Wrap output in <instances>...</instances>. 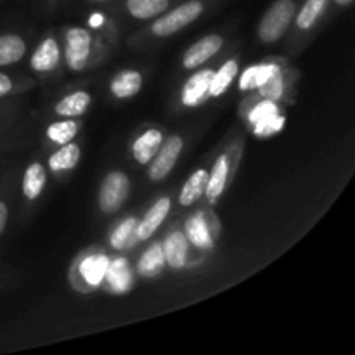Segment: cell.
Masks as SVG:
<instances>
[{
    "instance_id": "cell-12",
    "label": "cell",
    "mask_w": 355,
    "mask_h": 355,
    "mask_svg": "<svg viewBox=\"0 0 355 355\" xmlns=\"http://www.w3.org/2000/svg\"><path fill=\"white\" fill-rule=\"evenodd\" d=\"M229 175V162L227 156H218L217 162L214 163V168L208 173L207 187H205V194H207L208 201H217L220 194L224 193L225 182H227Z\"/></svg>"
},
{
    "instance_id": "cell-18",
    "label": "cell",
    "mask_w": 355,
    "mask_h": 355,
    "mask_svg": "<svg viewBox=\"0 0 355 355\" xmlns=\"http://www.w3.org/2000/svg\"><path fill=\"white\" fill-rule=\"evenodd\" d=\"M45 180H47V173L45 168L40 163H31L26 168L23 177V194L26 200H37L42 194L45 186Z\"/></svg>"
},
{
    "instance_id": "cell-11",
    "label": "cell",
    "mask_w": 355,
    "mask_h": 355,
    "mask_svg": "<svg viewBox=\"0 0 355 355\" xmlns=\"http://www.w3.org/2000/svg\"><path fill=\"white\" fill-rule=\"evenodd\" d=\"M163 142V134L159 130H148L134 142L132 146V155H134L135 162L146 165V163L151 162L155 158V155L158 153L159 146Z\"/></svg>"
},
{
    "instance_id": "cell-24",
    "label": "cell",
    "mask_w": 355,
    "mask_h": 355,
    "mask_svg": "<svg viewBox=\"0 0 355 355\" xmlns=\"http://www.w3.org/2000/svg\"><path fill=\"white\" fill-rule=\"evenodd\" d=\"M110 262L104 255H94L89 259L83 260L82 267H80V272H82L83 279L90 284V286H97L101 281L106 276V270Z\"/></svg>"
},
{
    "instance_id": "cell-21",
    "label": "cell",
    "mask_w": 355,
    "mask_h": 355,
    "mask_svg": "<svg viewBox=\"0 0 355 355\" xmlns=\"http://www.w3.org/2000/svg\"><path fill=\"white\" fill-rule=\"evenodd\" d=\"M165 266V255H163L162 245L155 243L153 246H149L144 253H142L141 260L137 263V270L141 276L151 277L156 276L159 270Z\"/></svg>"
},
{
    "instance_id": "cell-15",
    "label": "cell",
    "mask_w": 355,
    "mask_h": 355,
    "mask_svg": "<svg viewBox=\"0 0 355 355\" xmlns=\"http://www.w3.org/2000/svg\"><path fill=\"white\" fill-rule=\"evenodd\" d=\"M26 54V44L16 33L0 35V68L16 64Z\"/></svg>"
},
{
    "instance_id": "cell-20",
    "label": "cell",
    "mask_w": 355,
    "mask_h": 355,
    "mask_svg": "<svg viewBox=\"0 0 355 355\" xmlns=\"http://www.w3.org/2000/svg\"><path fill=\"white\" fill-rule=\"evenodd\" d=\"M107 283L111 284L114 291L118 293H123V291L130 290L132 286V274H130V267H128L127 260L125 259H118L114 262H111L107 266L106 276Z\"/></svg>"
},
{
    "instance_id": "cell-32",
    "label": "cell",
    "mask_w": 355,
    "mask_h": 355,
    "mask_svg": "<svg viewBox=\"0 0 355 355\" xmlns=\"http://www.w3.org/2000/svg\"><path fill=\"white\" fill-rule=\"evenodd\" d=\"M7 220H9V208H7L6 201L0 200V236L6 231Z\"/></svg>"
},
{
    "instance_id": "cell-4",
    "label": "cell",
    "mask_w": 355,
    "mask_h": 355,
    "mask_svg": "<svg viewBox=\"0 0 355 355\" xmlns=\"http://www.w3.org/2000/svg\"><path fill=\"white\" fill-rule=\"evenodd\" d=\"M90 42L92 37L83 28H71L66 33V62L73 71L85 68L90 55Z\"/></svg>"
},
{
    "instance_id": "cell-6",
    "label": "cell",
    "mask_w": 355,
    "mask_h": 355,
    "mask_svg": "<svg viewBox=\"0 0 355 355\" xmlns=\"http://www.w3.org/2000/svg\"><path fill=\"white\" fill-rule=\"evenodd\" d=\"M250 121L255 125L257 135H269L283 127V118L277 114V107L272 101L259 104L250 113Z\"/></svg>"
},
{
    "instance_id": "cell-30",
    "label": "cell",
    "mask_w": 355,
    "mask_h": 355,
    "mask_svg": "<svg viewBox=\"0 0 355 355\" xmlns=\"http://www.w3.org/2000/svg\"><path fill=\"white\" fill-rule=\"evenodd\" d=\"M259 89L260 92H262L266 97H269V99H279L281 92H283V80H281L279 69H277L276 73H272V75H270L269 78L259 87Z\"/></svg>"
},
{
    "instance_id": "cell-25",
    "label": "cell",
    "mask_w": 355,
    "mask_h": 355,
    "mask_svg": "<svg viewBox=\"0 0 355 355\" xmlns=\"http://www.w3.org/2000/svg\"><path fill=\"white\" fill-rule=\"evenodd\" d=\"M186 231L193 245L200 246V248H210L211 246V236L210 231H208V225L203 214L193 215L186 222Z\"/></svg>"
},
{
    "instance_id": "cell-3",
    "label": "cell",
    "mask_w": 355,
    "mask_h": 355,
    "mask_svg": "<svg viewBox=\"0 0 355 355\" xmlns=\"http://www.w3.org/2000/svg\"><path fill=\"white\" fill-rule=\"evenodd\" d=\"M128 194H130V180L127 173L111 172L101 184L99 208L104 214H114L123 207Z\"/></svg>"
},
{
    "instance_id": "cell-9",
    "label": "cell",
    "mask_w": 355,
    "mask_h": 355,
    "mask_svg": "<svg viewBox=\"0 0 355 355\" xmlns=\"http://www.w3.org/2000/svg\"><path fill=\"white\" fill-rule=\"evenodd\" d=\"M170 211V200L168 198H162V200L156 201L151 208L148 210V214L144 215L141 224L135 227L139 239H148L155 234L156 229L162 225V222L165 220V217Z\"/></svg>"
},
{
    "instance_id": "cell-29",
    "label": "cell",
    "mask_w": 355,
    "mask_h": 355,
    "mask_svg": "<svg viewBox=\"0 0 355 355\" xmlns=\"http://www.w3.org/2000/svg\"><path fill=\"white\" fill-rule=\"evenodd\" d=\"M135 227H137V220H135L134 217L130 218H125L123 222H121L120 225H118L116 229H114V232L111 234V246L113 248H123V246H127L128 239L132 238V234H134Z\"/></svg>"
},
{
    "instance_id": "cell-22",
    "label": "cell",
    "mask_w": 355,
    "mask_h": 355,
    "mask_svg": "<svg viewBox=\"0 0 355 355\" xmlns=\"http://www.w3.org/2000/svg\"><path fill=\"white\" fill-rule=\"evenodd\" d=\"M170 0H127V10L137 19H151L168 7Z\"/></svg>"
},
{
    "instance_id": "cell-14",
    "label": "cell",
    "mask_w": 355,
    "mask_h": 355,
    "mask_svg": "<svg viewBox=\"0 0 355 355\" xmlns=\"http://www.w3.org/2000/svg\"><path fill=\"white\" fill-rule=\"evenodd\" d=\"M110 87L114 97H118V99H128V97H134L141 90L142 76L141 73L134 71V69H125V71H120L118 75H114Z\"/></svg>"
},
{
    "instance_id": "cell-2",
    "label": "cell",
    "mask_w": 355,
    "mask_h": 355,
    "mask_svg": "<svg viewBox=\"0 0 355 355\" xmlns=\"http://www.w3.org/2000/svg\"><path fill=\"white\" fill-rule=\"evenodd\" d=\"M201 12H203V2L201 0H189V2L180 3L179 7L170 10L165 16L158 17L153 23L151 30L156 37H170L182 28L189 26L193 21H196L201 16Z\"/></svg>"
},
{
    "instance_id": "cell-7",
    "label": "cell",
    "mask_w": 355,
    "mask_h": 355,
    "mask_svg": "<svg viewBox=\"0 0 355 355\" xmlns=\"http://www.w3.org/2000/svg\"><path fill=\"white\" fill-rule=\"evenodd\" d=\"M222 44H224V40L218 35H208V37L201 38L200 42L191 45L189 51L184 54V66L187 69L198 68L200 64L207 62L211 55L217 54L220 51Z\"/></svg>"
},
{
    "instance_id": "cell-13",
    "label": "cell",
    "mask_w": 355,
    "mask_h": 355,
    "mask_svg": "<svg viewBox=\"0 0 355 355\" xmlns=\"http://www.w3.org/2000/svg\"><path fill=\"white\" fill-rule=\"evenodd\" d=\"M163 255H165V262L168 263L172 269H182L186 266L187 257V238L182 232H173L163 243Z\"/></svg>"
},
{
    "instance_id": "cell-19",
    "label": "cell",
    "mask_w": 355,
    "mask_h": 355,
    "mask_svg": "<svg viewBox=\"0 0 355 355\" xmlns=\"http://www.w3.org/2000/svg\"><path fill=\"white\" fill-rule=\"evenodd\" d=\"M80 148L71 142H66L62 144L61 149L54 153V155L49 158V166H51L52 172H64V170H71L78 165L80 162Z\"/></svg>"
},
{
    "instance_id": "cell-28",
    "label": "cell",
    "mask_w": 355,
    "mask_h": 355,
    "mask_svg": "<svg viewBox=\"0 0 355 355\" xmlns=\"http://www.w3.org/2000/svg\"><path fill=\"white\" fill-rule=\"evenodd\" d=\"M76 132H78V123L73 120H64V121H55L51 127L47 128V135L52 142L55 144H66V142H71V139L75 137Z\"/></svg>"
},
{
    "instance_id": "cell-23",
    "label": "cell",
    "mask_w": 355,
    "mask_h": 355,
    "mask_svg": "<svg viewBox=\"0 0 355 355\" xmlns=\"http://www.w3.org/2000/svg\"><path fill=\"white\" fill-rule=\"evenodd\" d=\"M236 75H238V62H236L234 59L224 62L222 68L218 69L217 73H214V76H211L210 90H208V94L214 97L222 96V94L227 90V87L232 83V80L236 78Z\"/></svg>"
},
{
    "instance_id": "cell-33",
    "label": "cell",
    "mask_w": 355,
    "mask_h": 355,
    "mask_svg": "<svg viewBox=\"0 0 355 355\" xmlns=\"http://www.w3.org/2000/svg\"><path fill=\"white\" fill-rule=\"evenodd\" d=\"M352 2H354V0H336V3H338V6H343V7L350 6Z\"/></svg>"
},
{
    "instance_id": "cell-5",
    "label": "cell",
    "mask_w": 355,
    "mask_h": 355,
    "mask_svg": "<svg viewBox=\"0 0 355 355\" xmlns=\"http://www.w3.org/2000/svg\"><path fill=\"white\" fill-rule=\"evenodd\" d=\"M182 139L179 135H172L165 144L159 146L162 149H158V153L155 155V159H151V166H149V177H151V180H162L172 172L177 159H179L180 151H182Z\"/></svg>"
},
{
    "instance_id": "cell-26",
    "label": "cell",
    "mask_w": 355,
    "mask_h": 355,
    "mask_svg": "<svg viewBox=\"0 0 355 355\" xmlns=\"http://www.w3.org/2000/svg\"><path fill=\"white\" fill-rule=\"evenodd\" d=\"M277 66L276 64H263V66H250L241 76V82H239V87L243 90H253V89H259L267 78H269L272 73L277 71Z\"/></svg>"
},
{
    "instance_id": "cell-8",
    "label": "cell",
    "mask_w": 355,
    "mask_h": 355,
    "mask_svg": "<svg viewBox=\"0 0 355 355\" xmlns=\"http://www.w3.org/2000/svg\"><path fill=\"white\" fill-rule=\"evenodd\" d=\"M215 71L211 69H201V71L194 73L189 80L186 82L182 89V103L186 106H198L201 101L207 99L210 94V82H211V76H214Z\"/></svg>"
},
{
    "instance_id": "cell-17",
    "label": "cell",
    "mask_w": 355,
    "mask_h": 355,
    "mask_svg": "<svg viewBox=\"0 0 355 355\" xmlns=\"http://www.w3.org/2000/svg\"><path fill=\"white\" fill-rule=\"evenodd\" d=\"M208 180V172L207 170H196L193 175L187 179V182L184 184L182 191H180L179 201L182 207H191L193 203H196L201 196L205 194V187H207Z\"/></svg>"
},
{
    "instance_id": "cell-10",
    "label": "cell",
    "mask_w": 355,
    "mask_h": 355,
    "mask_svg": "<svg viewBox=\"0 0 355 355\" xmlns=\"http://www.w3.org/2000/svg\"><path fill=\"white\" fill-rule=\"evenodd\" d=\"M59 58H61V52H59V45L54 38H45L40 45L37 47V51L31 55V68L35 71H51L58 66Z\"/></svg>"
},
{
    "instance_id": "cell-1",
    "label": "cell",
    "mask_w": 355,
    "mask_h": 355,
    "mask_svg": "<svg viewBox=\"0 0 355 355\" xmlns=\"http://www.w3.org/2000/svg\"><path fill=\"white\" fill-rule=\"evenodd\" d=\"M295 10H297V6H295L293 0H276L260 21V40L266 42V44L279 40L293 21Z\"/></svg>"
},
{
    "instance_id": "cell-31",
    "label": "cell",
    "mask_w": 355,
    "mask_h": 355,
    "mask_svg": "<svg viewBox=\"0 0 355 355\" xmlns=\"http://www.w3.org/2000/svg\"><path fill=\"white\" fill-rule=\"evenodd\" d=\"M12 80H10L9 75H6V73L0 71V97H6L7 94L12 92Z\"/></svg>"
},
{
    "instance_id": "cell-34",
    "label": "cell",
    "mask_w": 355,
    "mask_h": 355,
    "mask_svg": "<svg viewBox=\"0 0 355 355\" xmlns=\"http://www.w3.org/2000/svg\"><path fill=\"white\" fill-rule=\"evenodd\" d=\"M92 2H106V0H92Z\"/></svg>"
},
{
    "instance_id": "cell-27",
    "label": "cell",
    "mask_w": 355,
    "mask_h": 355,
    "mask_svg": "<svg viewBox=\"0 0 355 355\" xmlns=\"http://www.w3.org/2000/svg\"><path fill=\"white\" fill-rule=\"evenodd\" d=\"M328 2L329 0H307L297 16L298 28H300V30H309V28L314 26L315 21L319 19L322 10L328 6Z\"/></svg>"
},
{
    "instance_id": "cell-16",
    "label": "cell",
    "mask_w": 355,
    "mask_h": 355,
    "mask_svg": "<svg viewBox=\"0 0 355 355\" xmlns=\"http://www.w3.org/2000/svg\"><path fill=\"white\" fill-rule=\"evenodd\" d=\"M90 103H92V97H90L89 92H85V90H76V92L69 94L64 99L59 101L55 104L54 111L59 116H80V114L85 113Z\"/></svg>"
}]
</instances>
